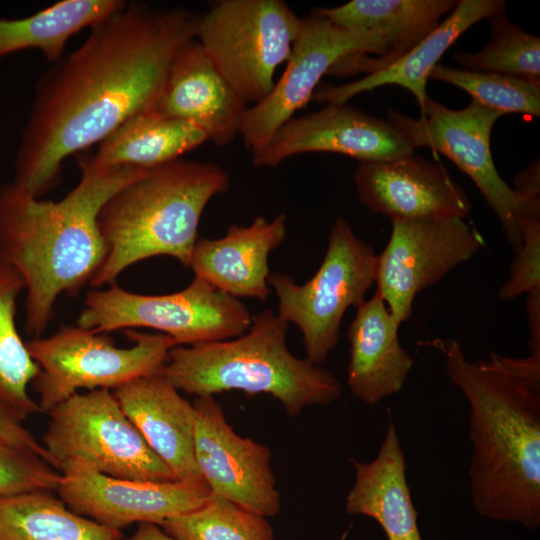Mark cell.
Wrapping results in <instances>:
<instances>
[{
    "label": "cell",
    "instance_id": "1",
    "mask_svg": "<svg viewBox=\"0 0 540 540\" xmlns=\"http://www.w3.org/2000/svg\"><path fill=\"white\" fill-rule=\"evenodd\" d=\"M199 17L133 1L92 26L37 81L12 182L41 198L61 181L67 157L152 109L177 52L196 39Z\"/></svg>",
    "mask_w": 540,
    "mask_h": 540
},
{
    "label": "cell",
    "instance_id": "2",
    "mask_svg": "<svg viewBox=\"0 0 540 540\" xmlns=\"http://www.w3.org/2000/svg\"><path fill=\"white\" fill-rule=\"evenodd\" d=\"M469 405L470 498L484 518L540 525V355L470 361L457 340L430 342Z\"/></svg>",
    "mask_w": 540,
    "mask_h": 540
},
{
    "label": "cell",
    "instance_id": "3",
    "mask_svg": "<svg viewBox=\"0 0 540 540\" xmlns=\"http://www.w3.org/2000/svg\"><path fill=\"white\" fill-rule=\"evenodd\" d=\"M78 163L81 179L59 201L36 198L13 182L0 187V263L24 282V328L33 338L54 318L58 297L76 296L101 267L106 248L97 216L103 204L150 170Z\"/></svg>",
    "mask_w": 540,
    "mask_h": 540
},
{
    "label": "cell",
    "instance_id": "4",
    "mask_svg": "<svg viewBox=\"0 0 540 540\" xmlns=\"http://www.w3.org/2000/svg\"><path fill=\"white\" fill-rule=\"evenodd\" d=\"M229 182L218 164L180 158L124 185L98 213L106 256L89 284L112 285L128 267L154 256L189 268L204 209Z\"/></svg>",
    "mask_w": 540,
    "mask_h": 540
},
{
    "label": "cell",
    "instance_id": "5",
    "mask_svg": "<svg viewBox=\"0 0 540 540\" xmlns=\"http://www.w3.org/2000/svg\"><path fill=\"white\" fill-rule=\"evenodd\" d=\"M288 325L266 309L252 317L248 330L238 337L174 346L160 372L179 391L196 397L234 390L271 395L292 417L307 406L336 401L342 394L338 379L290 352Z\"/></svg>",
    "mask_w": 540,
    "mask_h": 540
},
{
    "label": "cell",
    "instance_id": "6",
    "mask_svg": "<svg viewBox=\"0 0 540 540\" xmlns=\"http://www.w3.org/2000/svg\"><path fill=\"white\" fill-rule=\"evenodd\" d=\"M377 254L356 236L344 218L335 220L316 273L304 284L288 274L270 273L268 284L278 299V315L301 331L306 358L325 362L338 344L349 307H359L376 280Z\"/></svg>",
    "mask_w": 540,
    "mask_h": 540
},
{
    "label": "cell",
    "instance_id": "7",
    "mask_svg": "<svg viewBox=\"0 0 540 540\" xmlns=\"http://www.w3.org/2000/svg\"><path fill=\"white\" fill-rule=\"evenodd\" d=\"M302 19L283 0H218L200 14L196 40L248 105L265 99Z\"/></svg>",
    "mask_w": 540,
    "mask_h": 540
},
{
    "label": "cell",
    "instance_id": "8",
    "mask_svg": "<svg viewBox=\"0 0 540 540\" xmlns=\"http://www.w3.org/2000/svg\"><path fill=\"white\" fill-rule=\"evenodd\" d=\"M247 306L194 276L181 291L143 295L117 284L93 288L77 319L79 327L95 333L128 328H150L189 346L238 337L250 327Z\"/></svg>",
    "mask_w": 540,
    "mask_h": 540
},
{
    "label": "cell",
    "instance_id": "9",
    "mask_svg": "<svg viewBox=\"0 0 540 540\" xmlns=\"http://www.w3.org/2000/svg\"><path fill=\"white\" fill-rule=\"evenodd\" d=\"M133 345L120 348L104 333L61 326L48 337L32 338L28 351L39 366L31 385L41 412H49L81 389H116L136 378L160 372L177 346L162 333L126 331Z\"/></svg>",
    "mask_w": 540,
    "mask_h": 540
},
{
    "label": "cell",
    "instance_id": "10",
    "mask_svg": "<svg viewBox=\"0 0 540 540\" xmlns=\"http://www.w3.org/2000/svg\"><path fill=\"white\" fill-rule=\"evenodd\" d=\"M47 414L41 443L56 470L77 459L115 478L176 481L122 411L112 391L78 392Z\"/></svg>",
    "mask_w": 540,
    "mask_h": 540
},
{
    "label": "cell",
    "instance_id": "11",
    "mask_svg": "<svg viewBox=\"0 0 540 540\" xmlns=\"http://www.w3.org/2000/svg\"><path fill=\"white\" fill-rule=\"evenodd\" d=\"M388 50L386 35L377 30L347 28L311 13L303 18L287 66L269 95L248 107L240 134L253 156L268 145L275 132L311 101L321 78L350 58Z\"/></svg>",
    "mask_w": 540,
    "mask_h": 540
},
{
    "label": "cell",
    "instance_id": "12",
    "mask_svg": "<svg viewBox=\"0 0 540 540\" xmlns=\"http://www.w3.org/2000/svg\"><path fill=\"white\" fill-rule=\"evenodd\" d=\"M418 119L389 110V122L412 148L428 147L451 160L476 185L498 217L516 253L521 247L518 202L513 188L499 175L491 153L490 137L503 116L476 101L455 110L429 98Z\"/></svg>",
    "mask_w": 540,
    "mask_h": 540
},
{
    "label": "cell",
    "instance_id": "13",
    "mask_svg": "<svg viewBox=\"0 0 540 540\" xmlns=\"http://www.w3.org/2000/svg\"><path fill=\"white\" fill-rule=\"evenodd\" d=\"M391 221L389 241L377 255L375 284L392 316L402 324L411 317L415 297L472 258L484 240L459 217Z\"/></svg>",
    "mask_w": 540,
    "mask_h": 540
},
{
    "label": "cell",
    "instance_id": "14",
    "mask_svg": "<svg viewBox=\"0 0 540 540\" xmlns=\"http://www.w3.org/2000/svg\"><path fill=\"white\" fill-rule=\"evenodd\" d=\"M194 455L212 494L262 517L279 513L270 449L237 434L214 396L196 397Z\"/></svg>",
    "mask_w": 540,
    "mask_h": 540
},
{
    "label": "cell",
    "instance_id": "15",
    "mask_svg": "<svg viewBox=\"0 0 540 540\" xmlns=\"http://www.w3.org/2000/svg\"><path fill=\"white\" fill-rule=\"evenodd\" d=\"M56 492L73 512L111 529L133 523L160 525L165 519L204 505L211 496L208 487L178 481L152 482L104 475L81 460H69Z\"/></svg>",
    "mask_w": 540,
    "mask_h": 540
},
{
    "label": "cell",
    "instance_id": "16",
    "mask_svg": "<svg viewBox=\"0 0 540 540\" xmlns=\"http://www.w3.org/2000/svg\"><path fill=\"white\" fill-rule=\"evenodd\" d=\"M415 149L395 127L346 103H326L316 111L292 117L273 135L262 152L253 156L258 167H275L304 153L328 152L360 161L392 160Z\"/></svg>",
    "mask_w": 540,
    "mask_h": 540
},
{
    "label": "cell",
    "instance_id": "17",
    "mask_svg": "<svg viewBox=\"0 0 540 540\" xmlns=\"http://www.w3.org/2000/svg\"><path fill=\"white\" fill-rule=\"evenodd\" d=\"M354 183L359 201L391 219L428 216L465 218L471 202L447 170L419 156L360 161Z\"/></svg>",
    "mask_w": 540,
    "mask_h": 540
},
{
    "label": "cell",
    "instance_id": "18",
    "mask_svg": "<svg viewBox=\"0 0 540 540\" xmlns=\"http://www.w3.org/2000/svg\"><path fill=\"white\" fill-rule=\"evenodd\" d=\"M112 393L176 481L207 487L195 461L193 404L161 372L136 378Z\"/></svg>",
    "mask_w": 540,
    "mask_h": 540
},
{
    "label": "cell",
    "instance_id": "19",
    "mask_svg": "<svg viewBox=\"0 0 540 540\" xmlns=\"http://www.w3.org/2000/svg\"><path fill=\"white\" fill-rule=\"evenodd\" d=\"M248 107L194 39L174 57L152 110L164 117L190 121L206 133L209 141L224 146L240 134Z\"/></svg>",
    "mask_w": 540,
    "mask_h": 540
},
{
    "label": "cell",
    "instance_id": "20",
    "mask_svg": "<svg viewBox=\"0 0 540 540\" xmlns=\"http://www.w3.org/2000/svg\"><path fill=\"white\" fill-rule=\"evenodd\" d=\"M287 215L257 216L249 226L231 225L218 239L199 237L189 268L234 298L266 301L271 294L269 255L286 238Z\"/></svg>",
    "mask_w": 540,
    "mask_h": 540
},
{
    "label": "cell",
    "instance_id": "21",
    "mask_svg": "<svg viewBox=\"0 0 540 540\" xmlns=\"http://www.w3.org/2000/svg\"><path fill=\"white\" fill-rule=\"evenodd\" d=\"M356 309L347 333V385L357 400L373 405L403 389L414 360L400 343L401 324L377 292Z\"/></svg>",
    "mask_w": 540,
    "mask_h": 540
},
{
    "label": "cell",
    "instance_id": "22",
    "mask_svg": "<svg viewBox=\"0 0 540 540\" xmlns=\"http://www.w3.org/2000/svg\"><path fill=\"white\" fill-rule=\"evenodd\" d=\"M505 7L503 0H457L448 17L396 61L350 83L318 85L311 100L343 104L360 93L397 85L411 92L421 107L427 98L429 74L448 48L475 23L504 13Z\"/></svg>",
    "mask_w": 540,
    "mask_h": 540
},
{
    "label": "cell",
    "instance_id": "23",
    "mask_svg": "<svg viewBox=\"0 0 540 540\" xmlns=\"http://www.w3.org/2000/svg\"><path fill=\"white\" fill-rule=\"evenodd\" d=\"M351 463L355 480L346 497L347 513L375 520L387 540H423L407 482L405 454L391 414L376 457L369 462L352 458Z\"/></svg>",
    "mask_w": 540,
    "mask_h": 540
},
{
    "label": "cell",
    "instance_id": "24",
    "mask_svg": "<svg viewBox=\"0 0 540 540\" xmlns=\"http://www.w3.org/2000/svg\"><path fill=\"white\" fill-rule=\"evenodd\" d=\"M457 0H352L332 8H315L312 13L347 28L383 32L387 53L379 59L362 56L346 61L339 74H371L407 53L442 22Z\"/></svg>",
    "mask_w": 540,
    "mask_h": 540
},
{
    "label": "cell",
    "instance_id": "25",
    "mask_svg": "<svg viewBox=\"0 0 540 540\" xmlns=\"http://www.w3.org/2000/svg\"><path fill=\"white\" fill-rule=\"evenodd\" d=\"M209 141L196 124L146 110L127 119L105 137L92 156L78 162L95 170L119 167L153 169L173 162Z\"/></svg>",
    "mask_w": 540,
    "mask_h": 540
},
{
    "label": "cell",
    "instance_id": "26",
    "mask_svg": "<svg viewBox=\"0 0 540 540\" xmlns=\"http://www.w3.org/2000/svg\"><path fill=\"white\" fill-rule=\"evenodd\" d=\"M123 0H62L24 18H0V58L38 49L49 62L63 57L69 38L119 11Z\"/></svg>",
    "mask_w": 540,
    "mask_h": 540
},
{
    "label": "cell",
    "instance_id": "27",
    "mask_svg": "<svg viewBox=\"0 0 540 540\" xmlns=\"http://www.w3.org/2000/svg\"><path fill=\"white\" fill-rule=\"evenodd\" d=\"M119 530L70 510L52 491L0 499V540H120Z\"/></svg>",
    "mask_w": 540,
    "mask_h": 540
},
{
    "label": "cell",
    "instance_id": "28",
    "mask_svg": "<svg viewBox=\"0 0 540 540\" xmlns=\"http://www.w3.org/2000/svg\"><path fill=\"white\" fill-rule=\"evenodd\" d=\"M25 285L19 274L0 263V403L22 421L41 412L28 387L39 373L16 326V303Z\"/></svg>",
    "mask_w": 540,
    "mask_h": 540
},
{
    "label": "cell",
    "instance_id": "29",
    "mask_svg": "<svg viewBox=\"0 0 540 540\" xmlns=\"http://www.w3.org/2000/svg\"><path fill=\"white\" fill-rule=\"evenodd\" d=\"M177 540H274L265 517L211 493L201 507L159 525Z\"/></svg>",
    "mask_w": 540,
    "mask_h": 540
},
{
    "label": "cell",
    "instance_id": "30",
    "mask_svg": "<svg viewBox=\"0 0 540 540\" xmlns=\"http://www.w3.org/2000/svg\"><path fill=\"white\" fill-rule=\"evenodd\" d=\"M492 36L476 53L459 52L454 59L463 69L494 72L540 83V38L512 23L504 13L489 18Z\"/></svg>",
    "mask_w": 540,
    "mask_h": 540
},
{
    "label": "cell",
    "instance_id": "31",
    "mask_svg": "<svg viewBox=\"0 0 540 540\" xmlns=\"http://www.w3.org/2000/svg\"><path fill=\"white\" fill-rule=\"evenodd\" d=\"M429 78L467 92L473 101L500 112L540 116V83L494 72H478L437 64Z\"/></svg>",
    "mask_w": 540,
    "mask_h": 540
},
{
    "label": "cell",
    "instance_id": "32",
    "mask_svg": "<svg viewBox=\"0 0 540 540\" xmlns=\"http://www.w3.org/2000/svg\"><path fill=\"white\" fill-rule=\"evenodd\" d=\"M61 474L34 453L0 442V499L56 491Z\"/></svg>",
    "mask_w": 540,
    "mask_h": 540
},
{
    "label": "cell",
    "instance_id": "33",
    "mask_svg": "<svg viewBox=\"0 0 540 540\" xmlns=\"http://www.w3.org/2000/svg\"><path fill=\"white\" fill-rule=\"evenodd\" d=\"M521 247L515 253L507 281L499 296L512 300L524 293L540 291V212L518 214Z\"/></svg>",
    "mask_w": 540,
    "mask_h": 540
},
{
    "label": "cell",
    "instance_id": "34",
    "mask_svg": "<svg viewBox=\"0 0 540 540\" xmlns=\"http://www.w3.org/2000/svg\"><path fill=\"white\" fill-rule=\"evenodd\" d=\"M0 442L34 453L51 465L50 457L42 443L23 425L20 418L1 403Z\"/></svg>",
    "mask_w": 540,
    "mask_h": 540
},
{
    "label": "cell",
    "instance_id": "35",
    "mask_svg": "<svg viewBox=\"0 0 540 540\" xmlns=\"http://www.w3.org/2000/svg\"><path fill=\"white\" fill-rule=\"evenodd\" d=\"M526 311L530 331L529 354L540 355V291L528 294Z\"/></svg>",
    "mask_w": 540,
    "mask_h": 540
},
{
    "label": "cell",
    "instance_id": "36",
    "mask_svg": "<svg viewBox=\"0 0 540 540\" xmlns=\"http://www.w3.org/2000/svg\"><path fill=\"white\" fill-rule=\"evenodd\" d=\"M120 540H177L167 534L159 525L143 522L139 523L136 531L127 538Z\"/></svg>",
    "mask_w": 540,
    "mask_h": 540
}]
</instances>
